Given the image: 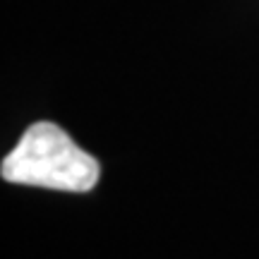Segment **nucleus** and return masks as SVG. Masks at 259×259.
<instances>
[{"label":"nucleus","instance_id":"nucleus-1","mask_svg":"<svg viewBox=\"0 0 259 259\" xmlns=\"http://www.w3.org/2000/svg\"><path fill=\"white\" fill-rule=\"evenodd\" d=\"M0 176L15 185L89 192L99 183L101 166L65 130L41 120L29 125L17 147L3 158Z\"/></svg>","mask_w":259,"mask_h":259}]
</instances>
